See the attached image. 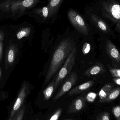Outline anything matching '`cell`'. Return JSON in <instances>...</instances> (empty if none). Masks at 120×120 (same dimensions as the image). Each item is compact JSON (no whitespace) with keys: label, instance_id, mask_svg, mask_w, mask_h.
Returning <instances> with one entry per match:
<instances>
[{"label":"cell","instance_id":"1","mask_svg":"<svg viewBox=\"0 0 120 120\" xmlns=\"http://www.w3.org/2000/svg\"><path fill=\"white\" fill-rule=\"evenodd\" d=\"M75 46V43L68 38L63 39L60 42L53 53L45 78V83H47L49 82L55 75L63 64L64 63Z\"/></svg>","mask_w":120,"mask_h":120},{"label":"cell","instance_id":"2","mask_svg":"<svg viewBox=\"0 0 120 120\" xmlns=\"http://www.w3.org/2000/svg\"><path fill=\"white\" fill-rule=\"evenodd\" d=\"M98 11L99 16L112 23L120 33V0H99Z\"/></svg>","mask_w":120,"mask_h":120},{"label":"cell","instance_id":"3","mask_svg":"<svg viewBox=\"0 0 120 120\" xmlns=\"http://www.w3.org/2000/svg\"><path fill=\"white\" fill-rule=\"evenodd\" d=\"M39 0H8L0 3V10L13 16L22 15L26 9L34 6Z\"/></svg>","mask_w":120,"mask_h":120},{"label":"cell","instance_id":"4","mask_svg":"<svg viewBox=\"0 0 120 120\" xmlns=\"http://www.w3.org/2000/svg\"><path fill=\"white\" fill-rule=\"evenodd\" d=\"M77 53V49L75 47L68 56L63 65L61 68L60 72L55 78V90L62 81L68 76L71 72L75 63Z\"/></svg>","mask_w":120,"mask_h":120},{"label":"cell","instance_id":"5","mask_svg":"<svg viewBox=\"0 0 120 120\" xmlns=\"http://www.w3.org/2000/svg\"><path fill=\"white\" fill-rule=\"evenodd\" d=\"M69 20L73 26L81 34L88 35L90 29L82 17L73 10H71L68 13Z\"/></svg>","mask_w":120,"mask_h":120},{"label":"cell","instance_id":"6","mask_svg":"<svg viewBox=\"0 0 120 120\" xmlns=\"http://www.w3.org/2000/svg\"><path fill=\"white\" fill-rule=\"evenodd\" d=\"M29 85L26 82H24L22 85L17 97L13 106L8 120H12L22 108L24 100L29 94Z\"/></svg>","mask_w":120,"mask_h":120},{"label":"cell","instance_id":"7","mask_svg":"<svg viewBox=\"0 0 120 120\" xmlns=\"http://www.w3.org/2000/svg\"><path fill=\"white\" fill-rule=\"evenodd\" d=\"M78 76L75 72H72L67 78L60 88L59 91L53 99L58 100L61 96L71 89L72 87L76 84L77 82Z\"/></svg>","mask_w":120,"mask_h":120},{"label":"cell","instance_id":"8","mask_svg":"<svg viewBox=\"0 0 120 120\" xmlns=\"http://www.w3.org/2000/svg\"><path fill=\"white\" fill-rule=\"evenodd\" d=\"M90 18L94 25L104 33L109 34L112 32V30L108 24L99 15L91 13Z\"/></svg>","mask_w":120,"mask_h":120},{"label":"cell","instance_id":"9","mask_svg":"<svg viewBox=\"0 0 120 120\" xmlns=\"http://www.w3.org/2000/svg\"><path fill=\"white\" fill-rule=\"evenodd\" d=\"M105 47L106 52L110 58L117 63H120V53L116 46L110 40L107 41Z\"/></svg>","mask_w":120,"mask_h":120},{"label":"cell","instance_id":"10","mask_svg":"<svg viewBox=\"0 0 120 120\" xmlns=\"http://www.w3.org/2000/svg\"><path fill=\"white\" fill-rule=\"evenodd\" d=\"M18 52V48L13 44H11L7 50L5 57V67L7 68L11 67L15 61Z\"/></svg>","mask_w":120,"mask_h":120},{"label":"cell","instance_id":"11","mask_svg":"<svg viewBox=\"0 0 120 120\" xmlns=\"http://www.w3.org/2000/svg\"><path fill=\"white\" fill-rule=\"evenodd\" d=\"M85 104V98L84 97H79L74 100L72 103L68 110V113L78 112L82 109Z\"/></svg>","mask_w":120,"mask_h":120},{"label":"cell","instance_id":"12","mask_svg":"<svg viewBox=\"0 0 120 120\" xmlns=\"http://www.w3.org/2000/svg\"><path fill=\"white\" fill-rule=\"evenodd\" d=\"M94 82L92 80L86 82L82 84L78 85L72 89L69 92L68 95L69 96L78 94L89 89L93 85Z\"/></svg>","mask_w":120,"mask_h":120},{"label":"cell","instance_id":"13","mask_svg":"<svg viewBox=\"0 0 120 120\" xmlns=\"http://www.w3.org/2000/svg\"><path fill=\"white\" fill-rule=\"evenodd\" d=\"M103 66L100 64H97L87 69L83 73L82 75L90 77L101 73L104 71Z\"/></svg>","mask_w":120,"mask_h":120},{"label":"cell","instance_id":"14","mask_svg":"<svg viewBox=\"0 0 120 120\" xmlns=\"http://www.w3.org/2000/svg\"><path fill=\"white\" fill-rule=\"evenodd\" d=\"M63 0H48L47 6L49 10V17H52L57 11Z\"/></svg>","mask_w":120,"mask_h":120},{"label":"cell","instance_id":"15","mask_svg":"<svg viewBox=\"0 0 120 120\" xmlns=\"http://www.w3.org/2000/svg\"><path fill=\"white\" fill-rule=\"evenodd\" d=\"M120 95V87L112 89L105 98L100 100L101 103H106L111 101L117 98Z\"/></svg>","mask_w":120,"mask_h":120},{"label":"cell","instance_id":"16","mask_svg":"<svg viewBox=\"0 0 120 120\" xmlns=\"http://www.w3.org/2000/svg\"><path fill=\"white\" fill-rule=\"evenodd\" d=\"M55 78L53 79L43 91V94L45 100H49L54 90H55Z\"/></svg>","mask_w":120,"mask_h":120},{"label":"cell","instance_id":"17","mask_svg":"<svg viewBox=\"0 0 120 120\" xmlns=\"http://www.w3.org/2000/svg\"><path fill=\"white\" fill-rule=\"evenodd\" d=\"M113 85L111 83L106 84L101 89L99 93V96L100 98V100L105 98L108 96L111 90L112 89Z\"/></svg>","mask_w":120,"mask_h":120},{"label":"cell","instance_id":"18","mask_svg":"<svg viewBox=\"0 0 120 120\" xmlns=\"http://www.w3.org/2000/svg\"><path fill=\"white\" fill-rule=\"evenodd\" d=\"M31 29L29 27H25L21 29L17 33V38L20 39L24 37H27L30 34Z\"/></svg>","mask_w":120,"mask_h":120},{"label":"cell","instance_id":"19","mask_svg":"<svg viewBox=\"0 0 120 120\" xmlns=\"http://www.w3.org/2000/svg\"><path fill=\"white\" fill-rule=\"evenodd\" d=\"M35 13L40 15L41 16L45 18L49 17V10L48 6H44L41 8L37 9Z\"/></svg>","mask_w":120,"mask_h":120},{"label":"cell","instance_id":"20","mask_svg":"<svg viewBox=\"0 0 120 120\" xmlns=\"http://www.w3.org/2000/svg\"><path fill=\"white\" fill-rule=\"evenodd\" d=\"M24 105H22L19 110L16 113L13 118L11 120H22L25 113Z\"/></svg>","mask_w":120,"mask_h":120},{"label":"cell","instance_id":"21","mask_svg":"<svg viewBox=\"0 0 120 120\" xmlns=\"http://www.w3.org/2000/svg\"><path fill=\"white\" fill-rule=\"evenodd\" d=\"M4 34L3 31H0V62L2 60L3 50Z\"/></svg>","mask_w":120,"mask_h":120},{"label":"cell","instance_id":"22","mask_svg":"<svg viewBox=\"0 0 120 120\" xmlns=\"http://www.w3.org/2000/svg\"><path fill=\"white\" fill-rule=\"evenodd\" d=\"M113 113L117 120H120V105L115 106L113 108Z\"/></svg>","mask_w":120,"mask_h":120},{"label":"cell","instance_id":"23","mask_svg":"<svg viewBox=\"0 0 120 120\" xmlns=\"http://www.w3.org/2000/svg\"><path fill=\"white\" fill-rule=\"evenodd\" d=\"M110 115L107 112H104L98 115L96 120H110Z\"/></svg>","mask_w":120,"mask_h":120},{"label":"cell","instance_id":"24","mask_svg":"<svg viewBox=\"0 0 120 120\" xmlns=\"http://www.w3.org/2000/svg\"><path fill=\"white\" fill-rule=\"evenodd\" d=\"M110 72L113 77L115 78H120V69L111 68L110 69Z\"/></svg>","mask_w":120,"mask_h":120},{"label":"cell","instance_id":"25","mask_svg":"<svg viewBox=\"0 0 120 120\" xmlns=\"http://www.w3.org/2000/svg\"><path fill=\"white\" fill-rule=\"evenodd\" d=\"M91 46L89 43H85L84 44L82 48V53L83 55H86L89 52L91 49Z\"/></svg>","mask_w":120,"mask_h":120},{"label":"cell","instance_id":"26","mask_svg":"<svg viewBox=\"0 0 120 120\" xmlns=\"http://www.w3.org/2000/svg\"><path fill=\"white\" fill-rule=\"evenodd\" d=\"M62 112V110L60 108L58 109L50 118L49 120H58Z\"/></svg>","mask_w":120,"mask_h":120},{"label":"cell","instance_id":"27","mask_svg":"<svg viewBox=\"0 0 120 120\" xmlns=\"http://www.w3.org/2000/svg\"><path fill=\"white\" fill-rule=\"evenodd\" d=\"M96 94L95 93L90 92L87 94L86 96V99L89 102H93L96 97Z\"/></svg>","mask_w":120,"mask_h":120},{"label":"cell","instance_id":"28","mask_svg":"<svg viewBox=\"0 0 120 120\" xmlns=\"http://www.w3.org/2000/svg\"><path fill=\"white\" fill-rule=\"evenodd\" d=\"M113 80L116 84L120 85V78H113Z\"/></svg>","mask_w":120,"mask_h":120},{"label":"cell","instance_id":"29","mask_svg":"<svg viewBox=\"0 0 120 120\" xmlns=\"http://www.w3.org/2000/svg\"><path fill=\"white\" fill-rule=\"evenodd\" d=\"M0 75H1V70H0Z\"/></svg>","mask_w":120,"mask_h":120},{"label":"cell","instance_id":"30","mask_svg":"<svg viewBox=\"0 0 120 120\" xmlns=\"http://www.w3.org/2000/svg\"></svg>","mask_w":120,"mask_h":120}]
</instances>
